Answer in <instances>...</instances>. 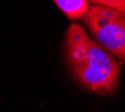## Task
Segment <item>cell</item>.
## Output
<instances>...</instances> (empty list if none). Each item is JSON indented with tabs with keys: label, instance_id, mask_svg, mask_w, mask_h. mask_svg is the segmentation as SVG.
Masks as SVG:
<instances>
[{
	"label": "cell",
	"instance_id": "3",
	"mask_svg": "<svg viewBox=\"0 0 125 112\" xmlns=\"http://www.w3.org/2000/svg\"><path fill=\"white\" fill-rule=\"evenodd\" d=\"M62 12L71 20L82 19L90 6L89 0H53Z\"/></svg>",
	"mask_w": 125,
	"mask_h": 112
},
{
	"label": "cell",
	"instance_id": "1",
	"mask_svg": "<svg viewBox=\"0 0 125 112\" xmlns=\"http://www.w3.org/2000/svg\"><path fill=\"white\" fill-rule=\"evenodd\" d=\"M63 52L65 65L80 86L100 95L116 91L121 65L81 25L72 24L67 29Z\"/></svg>",
	"mask_w": 125,
	"mask_h": 112
},
{
	"label": "cell",
	"instance_id": "4",
	"mask_svg": "<svg viewBox=\"0 0 125 112\" xmlns=\"http://www.w3.org/2000/svg\"><path fill=\"white\" fill-rule=\"evenodd\" d=\"M90 5H102V6L114 7V8H119L122 0H89Z\"/></svg>",
	"mask_w": 125,
	"mask_h": 112
},
{
	"label": "cell",
	"instance_id": "5",
	"mask_svg": "<svg viewBox=\"0 0 125 112\" xmlns=\"http://www.w3.org/2000/svg\"><path fill=\"white\" fill-rule=\"evenodd\" d=\"M119 10H123L125 11V0H122V2H121V6H119Z\"/></svg>",
	"mask_w": 125,
	"mask_h": 112
},
{
	"label": "cell",
	"instance_id": "2",
	"mask_svg": "<svg viewBox=\"0 0 125 112\" xmlns=\"http://www.w3.org/2000/svg\"><path fill=\"white\" fill-rule=\"evenodd\" d=\"M93 37L106 51L125 62V11L90 5L82 18Z\"/></svg>",
	"mask_w": 125,
	"mask_h": 112
}]
</instances>
